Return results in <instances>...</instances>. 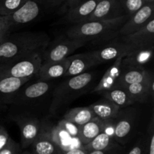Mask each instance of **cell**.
<instances>
[{"label":"cell","instance_id":"1","mask_svg":"<svg viewBox=\"0 0 154 154\" xmlns=\"http://www.w3.org/2000/svg\"><path fill=\"white\" fill-rule=\"evenodd\" d=\"M49 42V36L44 32L8 34L0 44V65L32 56L43 55Z\"/></svg>","mask_w":154,"mask_h":154},{"label":"cell","instance_id":"2","mask_svg":"<svg viewBox=\"0 0 154 154\" xmlns=\"http://www.w3.org/2000/svg\"><path fill=\"white\" fill-rule=\"evenodd\" d=\"M129 17L124 15L110 20L90 21L75 24L66 32L69 38L81 39L87 43L91 42L99 45L118 38L120 27Z\"/></svg>","mask_w":154,"mask_h":154},{"label":"cell","instance_id":"3","mask_svg":"<svg viewBox=\"0 0 154 154\" xmlns=\"http://www.w3.org/2000/svg\"><path fill=\"white\" fill-rule=\"evenodd\" d=\"M96 78L95 72H86L70 77L57 86L53 92L50 111L57 112L63 105L69 103L78 96L88 91Z\"/></svg>","mask_w":154,"mask_h":154},{"label":"cell","instance_id":"4","mask_svg":"<svg viewBox=\"0 0 154 154\" xmlns=\"http://www.w3.org/2000/svg\"><path fill=\"white\" fill-rule=\"evenodd\" d=\"M42 63V55H35L13 63L2 64L0 65V75L19 79H31L38 72Z\"/></svg>","mask_w":154,"mask_h":154},{"label":"cell","instance_id":"5","mask_svg":"<svg viewBox=\"0 0 154 154\" xmlns=\"http://www.w3.org/2000/svg\"><path fill=\"white\" fill-rule=\"evenodd\" d=\"M27 84V83H26ZM25 84L15 93L10 102L11 105L23 106L33 105L48 94L53 87L50 81H38L31 84Z\"/></svg>","mask_w":154,"mask_h":154},{"label":"cell","instance_id":"6","mask_svg":"<svg viewBox=\"0 0 154 154\" xmlns=\"http://www.w3.org/2000/svg\"><path fill=\"white\" fill-rule=\"evenodd\" d=\"M46 11L38 0H28L17 11L8 16H5L8 24L9 29L31 23Z\"/></svg>","mask_w":154,"mask_h":154},{"label":"cell","instance_id":"7","mask_svg":"<svg viewBox=\"0 0 154 154\" xmlns=\"http://www.w3.org/2000/svg\"><path fill=\"white\" fill-rule=\"evenodd\" d=\"M134 49L135 48L123 42L118 37L99 45L97 49L91 52L99 65L107 62L115 61L118 58H123Z\"/></svg>","mask_w":154,"mask_h":154},{"label":"cell","instance_id":"8","mask_svg":"<svg viewBox=\"0 0 154 154\" xmlns=\"http://www.w3.org/2000/svg\"><path fill=\"white\" fill-rule=\"evenodd\" d=\"M86 44L87 42L81 39L69 38L59 41L51 48H47L42 55L43 63H54L63 60Z\"/></svg>","mask_w":154,"mask_h":154},{"label":"cell","instance_id":"9","mask_svg":"<svg viewBox=\"0 0 154 154\" xmlns=\"http://www.w3.org/2000/svg\"><path fill=\"white\" fill-rule=\"evenodd\" d=\"M14 120L20 129L23 148L31 146L45 128L42 122L34 117L18 115L14 117Z\"/></svg>","mask_w":154,"mask_h":154},{"label":"cell","instance_id":"10","mask_svg":"<svg viewBox=\"0 0 154 154\" xmlns=\"http://www.w3.org/2000/svg\"><path fill=\"white\" fill-rule=\"evenodd\" d=\"M154 4L144 5L141 9L131 15L129 19L120 27L118 32L119 37L126 36L135 32L142 28L146 23L153 18Z\"/></svg>","mask_w":154,"mask_h":154},{"label":"cell","instance_id":"11","mask_svg":"<svg viewBox=\"0 0 154 154\" xmlns=\"http://www.w3.org/2000/svg\"><path fill=\"white\" fill-rule=\"evenodd\" d=\"M124 15L118 0H99L93 13L85 22L110 20Z\"/></svg>","mask_w":154,"mask_h":154},{"label":"cell","instance_id":"12","mask_svg":"<svg viewBox=\"0 0 154 154\" xmlns=\"http://www.w3.org/2000/svg\"><path fill=\"white\" fill-rule=\"evenodd\" d=\"M119 38L135 48L154 46V18L135 32Z\"/></svg>","mask_w":154,"mask_h":154},{"label":"cell","instance_id":"13","mask_svg":"<svg viewBox=\"0 0 154 154\" xmlns=\"http://www.w3.org/2000/svg\"><path fill=\"white\" fill-rule=\"evenodd\" d=\"M69 67L64 78H70L81 75L87 72L90 68L99 65L92 52L70 56L69 57Z\"/></svg>","mask_w":154,"mask_h":154},{"label":"cell","instance_id":"14","mask_svg":"<svg viewBox=\"0 0 154 154\" xmlns=\"http://www.w3.org/2000/svg\"><path fill=\"white\" fill-rule=\"evenodd\" d=\"M30 79L14 78L0 75V108L10 105L14 95Z\"/></svg>","mask_w":154,"mask_h":154},{"label":"cell","instance_id":"15","mask_svg":"<svg viewBox=\"0 0 154 154\" xmlns=\"http://www.w3.org/2000/svg\"><path fill=\"white\" fill-rule=\"evenodd\" d=\"M99 0H87L66 11L64 20L69 23H84L94 11Z\"/></svg>","mask_w":154,"mask_h":154},{"label":"cell","instance_id":"16","mask_svg":"<svg viewBox=\"0 0 154 154\" xmlns=\"http://www.w3.org/2000/svg\"><path fill=\"white\" fill-rule=\"evenodd\" d=\"M69 57L54 63H43L35 76L38 81H50L64 77L69 67Z\"/></svg>","mask_w":154,"mask_h":154},{"label":"cell","instance_id":"17","mask_svg":"<svg viewBox=\"0 0 154 154\" xmlns=\"http://www.w3.org/2000/svg\"><path fill=\"white\" fill-rule=\"evenodd\" d=\"M122 59L123 58H118L114 61L112 65L105 72L99 84L92 90V93L102 94L104 92L117 87L122 69Z\"/></svg>","mask_w":154,"mask_h":154},{"label":"cell","instance_id":"18","mask_svg":"<svg viewBox=\"0 0 154 154\" xmlns=\"http://www.w3.org/2000/svg\"><path fill=\"white\" fill-rule=\"evenodd\" d=\"M135 123V114L132 112L120 111V114L115 120L114 138L116 141L124 144L132 133Z\"/></svg>","mask_w":154,"mask_h":154},{"label":"cell","instance_id":"19","mask_svg":"<svg viewBox=\"0 0 154 154\" xmlns=\"http://www.w3.org/2000/svg\"><path fill=\"white\" fill-rule=\"evenodd\" d=\"M126 91L135 102H146L150 97H153L154 77L150 74L144 82L131 84L125 87Z\"/></svg>","mask_w":154,"mask_h":154},{"label":"cell","instance_id":"20","mask_svg":"<svg viewBox=\"0 0 154 154\" xmlns=\"http://www.w3.org/2000/svg\"><path fill=\"white\" fill-rule=\"evenodd\" d=\"M125 67H126L125 69L122 68L117 81V86L123 88L131 84L144 82L151 74L148 71L144 69V67H129V66H125Z\"/></svg>","mask_w":154,"mask_h":154},{"label":"cell","instance_id":"21","mask_svg":"<svg viewBox=\"0 0 154 154\" xmlns=\"http://www.w3.org/2000/svg\"><path fill=\"white\" fill-rule=\"evenodd\" d=\"M154 46L138 48L132 50L122 59V66L129 67H143L151 61Z\"/></svg>","mask_w":154,"mask_h":154},{"label":"cell","instance_id":"22","mask_svg":"<svg viewBox=\"0 0 154 154\" xmlns=\"http://www.w3.org/2000/svg\"><path fill=\"white\" fill-rule=\"evenodd\" d=\"M89 108L96 117L104 121L116 120L122 111L121 108L105 98L90 105Z\"/></svg>","mask_w":154,"mask_h":154},{"label":"cell","instance_id":"23","mask_svg":"<svg viewBox=\"0 0 154 154\" xmlns=\"http://www.w3.org/2000/svg\"><path fill=\"white\" fill-rule=\"evenodd\" d=\"M104 120L95 117L88 123L80 126L78 139L81 145L85 146L103 131Z\"/></svg>","mask_w":154,"mask_h":154},{"label":"cell","instance_id":"24","mask_svg":"<svg viewBox=\"0 0 154 154\" xmlns=\"http://www.w3.org/2000/svg\"><path fill=\"white\" fill-rule=\"evenodd\" d=\"M32 152L34 154H57L59 152L58 146L53 141L51 132L43 131L38 137L31 144Z\"/></svg>","mask_w":154,"mask_h":154},{"label":"cell","instance_id":"25","mask_svg":"<svg viewBox=\"0 0 154 154\" xmlns=\"http://www.w3.org/2000/svg\"><path fill=\"white\" fill-rule=\"evenodd\" d=\"M96 117L88 107H78L72 108L66 113L63 119L78 126H81Z\"/></svg>","mask_w":154,"mask_h":154},{"label":"cell","instance_id":"26","mask_svg":"<svg viewBox=\"0 0 154 154\" xmlns=\"http://www.w3.org/2000/svg\"><path fill=\"white\" fill-rule=\"evenodd\" d=\"M101 95L121 108L135 103L126 89L118 86L104 92Z\"/></svg>","mask_w":154,"mask_h":154},{"label":"cell","instance_id":"27","mask_svg":"<svg viewBox=\"0 0 154 154\" xmlns=\"http://www.w3.org/2000/svg\"><path fill=\"white\" fill-rule=\"evenodd\" d=\"M114 138L102 132L95 138H93L87 145L83 146L82 148L88 152L93 150H108L112 149L114 146Z\"/></svg>","mask_w":154,"mask_h":154},{"label":"cell","instance_id":"28","mask_svg":"<svg viewBox=\"0 0 154 154\" xmlns=\"http://www.w3.org/2000/svg\"><path fill=\"white\" fill-rule=\"evenodd\" d=\"M51 135L53 141L56 143L59 148L63 150H69V144H71L72 138L60 126L57 125L56 127L51 129Z\"/></svg>","mask_w":154,"mask_h":154},{"label":"cell","instance_id":"29","mask_svg":"<svg viewBox=\"0 0 154 154\" xmlns=\"http://www.w3.org/2000/svg\"><path fill=\"white\" fill-rule=\"evenodd\" d=\"M28 0H0V16H8L14 13Z\"/></svg>","mask_w":154,"mask_h":154},{"label":"cell","instance_id":"30","mask_svg":"<svg viewBox=\"0 0 154 154\" xmlns=\"http://www.w3.org/2000/svg\"><path fill=\"white\" fill-rule=\"evenodd\" d=\"M125 15L130 17L141 9L145 4V0H118Z\"/></svg>","mask_w":154,"mask_h":154},{"label":"cell","instance_id":"31","mask_svg":"<svg viewBox=\"0 0 154 154\" xmlns=\"http://www.w3.org/2000/svg\"><path fill=\"white\" fill-rule=\"evenodd\" d=\"M57 125L63 128L72 138H78V135H79V126H76L74 123H70V122L67 121L64 119L60 120Z\"/></svg>","mask_w":154,"mask_h":154},{"label":"cell","instance_id":"32","mask_svg":"<svg viewBox=\"0 0 154 154\" xmlns=\"http://www.w3.org/2000/svg\"><path fill=\"white\" fill-rule=\"evenodd\" d=\"M20 146L11 138H10L7 144L0 150V154H20Z\"/></svg>","mask_w":154,"mask_h":154},{"label":"cell","instance_id":"33","mask_svg":"<svg viewBox=\"0 0 154 154\" xmlns=\"http://www.w3.org/2000/svg\"><path fill=\"white\" fill-rule=\"evenodd\" d=\"M9 29L8 24L5 16H0V38H5L8 35Z\"/></svg>","mask_w":154,"mask_h":154},{"label":"cell","instance_id":"34","mask_svg":"<svg viewBox=\"0 0 154 154\" xmlns=\"http://www.w3.org/2000/svg\"><path fill=\"white\" fill-rule=\"evenodd\" d=\"M8 132L6 130L5 128L0 125V150L7 144L8 141L10 139Z\"/></svg>","mask_w":154,"mask_h":154},{"label":"cell","instance_id":"35","mask_svg":"<svg viewBox=\"0 0 154 154\" xmlns=\"http://www.w3.org/2000/svg\"><path fill=\"white\" fill-rule=\"evenodd\" d=\"M57 154H87V152L81 147V148H72L68 150H63L60 149Z\"/></svg>","mask_w":154,"mask_h":154},{"label":"cell","instance_id":"36","mask_svg":"<svg viewBox=\"0 0 154 154\" xmlns=\"http://www.w3.org/2000/svg\"><path fill=\"white\" fill-rule=\"evenodd\" d=\"M87 1V0H68L63 6V9L64 10L65 9V11H66L67 9L70 8L74 7V6L80 4L81 2H84Z\"/></svg>","mask_w":154,"mask_h":154},{"label":"cell","instance_id":"37","mask_svg":"<svg viewBox=\"0 0 154 154\" xmlns=\"http://www.w3.org/2000/svg\"><path fill=\"white\" fill-rule=\"evenodd\" d=\"M142 146L141 144H137L134 146L132 150L129 152L128 154H142Z\"/></svg>","mask_w":154,"mask_h":154},{"label":"cell","instance_id":"38","mask_svg":"<svg viewBox=\"0 0 154 154\" xmlns=\"http://www.w3.org/2000/svg\"><path fill=\"white\" fill-rule=\"evenodd\" d=\"M108 150H93V151L88 152L87 154H107Z\"/></svg>","mask_w":154,"mask_h":154},{"label":"cell","instance_id":"39","mask_svg":"<svg viewBox=\"0 0 154 154\" xmlns=\"http://www.w3.org/2000/svg\"><path fill=\"white\" fill-rule=\"evenodd\" d=\"M20 154H34L32 153V152H29V151H26H26H23V152H21L20 153Z\"/></svg>","mask_w":154,"mask_h":154},{"label":"cell","instance_id":"40","mask_svg":"<svg viewBox=\"0 0 154 154\" xmlns=\"http://www.w3.org/2000/svg\"><path fill=\"white\" fill-rule=\"evenodd\" d=\"M146 3H149V4H154V0H145Z\"/></svg>","mask_w":154,"mask_h":154},{"label":"cell","instance_id":"41","mask_svg":"<svg viewBox=\"0 0 154 154\" xmlns=\"http://www.w3.org/2000/svg\"><path fill=\"white\" fill-rule=\"evenodd\" d=\"M3 40H4V38H0V44L2 43V42Z\"/></svg>","mask_w":154,"mask_h":154}]
</instances>
